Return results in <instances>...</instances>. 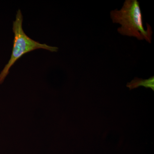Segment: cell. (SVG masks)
<instances>
[{"label":"cell","instance_id":"obj_3","mask_svg":"<svg viewBox=\"0 0 154 154\" xmlns=\"http://www.w3.org/2000/svg\"><path fill=\"white\" fill-rule=\"evenodd\" d=\"M126 86L129 88L130 90L143 86L146 88H150L154 91V77L152 76L147 79H143L136 77L130 82L128 83Z\"/></svg>","mask_w":154,"mask_h":154},{"label":"cell","instance_id":"obj_2","mask_svg":"<svg viewBox=\"0 0 154 154\" xmlns=\"http://www.w3.org/2000/svg\"><path fill=\"white\" fill-rule=\"evenodd\" d=\"M23 16L21 10H18L16 20L13 22V30L14 33V45L11 58L0 73V85L4 82L8 75L11 67L22 56L30 51L38 49H43L51 52H57L58 48L41 44L26 35L22 28Z\"/></svg>","mask_w":154,"mask_h":154},{"label":"cell","instance_id":"obj_1","mask_svg":"<svg viewBox=\"0 0 154 154\" xmlns=\"http://www.w3.org/2000/svg\"><path fill=\"white\" fill-rule=\"evenodd\" d=\"M110 17L113 23L121 25L117 29L119 34L152 43L151 26L148 23L146 28L144 26L142 13L137 0H125L120 10L116 9L110 12Z\"/></svg>","mask_w":154,"mask_h":154}]
</instances>
